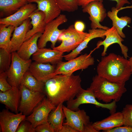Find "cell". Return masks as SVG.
Segmentation results:
<instances>
[{"instance_id": "6da1fadb", "label": "cell", "mask_w": 132, "mask_h": 132, "mask_svg": "<svg viewBox=\"0 0 132 132\" xmlns=\"http://www.w3.org/2000/svg\"><path fill=\"white\" fill-rule=\"evenodd\" d=\"M79 75H56L44 82V92L47 99L55 106L74 99L82 88Z\"/></svg>"}, {"instance_id": "7a4b0ae2", "label": "cell", "mask_w": 132, "mask_h": 132, "mask_svg": "<svg viewBox=\"0 0 132 132\" xmlns=\"http://www.w3.org/2000/svg\"><path fill=\"white\" fill-rule=\"evenodd\" d=\"M97 75L113 82L125 83L131 74L128 60L111 53L102 57L97 66Z\"/></svg>"}, {"instance_id": "3957f363", "label": "cell", "mask_w": 132, "mask_h": 132, "mask_svg": "<svg viewBox=\"0 0 132 132\" xmlns=\"http://www.w3.org/2000/svg\"><path fill=\"white\" fill-rule=\"evenodd\" d=\"M125 85L110 82L97 75L93 77L88 88L92 91L96 99L107 103L112 100L116 102L120 100L127 91Z\"/></svg>"}, {"instance_id": "277c9868", "label": "cell", "mask_w": 132, "mask_h": 132, "mask_svg": "<svg viewBox=\"0 0 132 132\" xmlns=\"http://www.w3.org/2000/svg\"><path fill=\"white\" fill-rule=\"evenodd\" d=\"M76 99L66 102V107L74 111L79 110V107L81 104H91L98 108H101L109 110L111 114L116 112L117 105L115 101L109 103H102L96 99L93 93L88 88L86 90L82 88L77 94Z\"/></svg>"}, {"instance_id": "5b68a950", "label": "cell", "mask_w": 132, "mask_h": 132, "mask_svg": "<svg viewBox=\"0 0 132 132\" xmlns=\"http://www.w3.org/2000/svg\"><path fill=\"white\" fill-rule=\"evenodd\" d=\"M11 53V64L6 72L8 81L12 87L19 88L24 75L29 70L32 61L30 59L25 60L22 59L16 52Z\"/></svg>"}, {"instance_id": "8992f818", "label": "cell", "mask_w": 132, "mask_h": 132, "mask_svg": "<svg viewBox=\"0 0 132 132\" xmlns=\"http://www.w3.org/2000/svg\"><path fill=\"white\" fill-rule=\"evenodd\" d=\"M94 62V58L90 54L85 53L67 62L61 61L59 63L56 65L55 75H70L75 71L86 69L93 65Z\"/></svg>"}, {"instance_id": "52a82bcc", "label": "cell", "mask_w": 132, "mask_h": 132, "mask_svg": "<svg viewBox=\"0 0 132 132\" xmlns=\"http://www.w3.org/2000/svg\"><path fill=\"white\" fill-rule=\"evenodd\" d=\"M67 21V19L66 15L62 14L47 23L44 32L38 41V46L39 48H45L47 43L49 42L51 43V47L52 49L55 47L59 35L64 29H59L58 27Z\"/></svg>"}, {"instance_id": "ba28073f", "label": "cell", "mask_w": 132, "mask_h": 132, "mask_svg": "<svg viewBox=\"0 0 132 132\" xmlns=\"http://www.w3.org/2000/svg\"><path fill=\"white\" fill-rule=\"evenodd\" d=\"M19 88L21 95L18 111L28 116L46 96L44 92L31 90L23 85H21Z\"/></svg>"}, {"instance_id": "9c48e42d", "label": "cell", "mask_w": 132, "mask_h": 132, "mask_svg": "<svg viewBox=\"0 0 132 132\" xmlns=\"http://www.w3.org/2000/svg\"><path fill=\"white\" fill-rule=\"evenodd\" d=\"M103 2V0H95L83 8V12L87 13L89 15V18L91 21V29L98 28L106 30L109 28L100 24V22L103 21L107 15Z\"/></svg>"}, {"instance_id": "30bf717a", "label": "cell", "mask_w": 132, "mask_h": 132, "mask_svg": "<svg viewBox=\"0 0 132 132\" xmlns=\"http://www.w3.org/2000/svg\"><path fill=\"white\" fill-rule=\"evenodd\" d=\"M56 107L45 97L25 119L29 121L35 128L40 125L49 124V115Z\"/></svg>"}, {"instance_id": "8fae6325", "label": "cell", "mask_w": 132, "mask_h": 132, "mask_svg": "<svg viewBox=\"0 0 132 132\" xmlns=\"http://www.w3.org/2000/svg\"><path fill=\"white\" fill-rule=\"evenodd\" d=\"M66 119L65 124L69 125L78 132H84V127L90 122L89 117L83 110L74 111L63 105Z\"/></svg>"}, {"instance_id": "7c38bea8", "label": "cell", "mask_w": 132, "mask_h": 132, "mask_svg": "<svg viewBox=\"0 0 132 132\" xmlns=\"http://www.w3.org/2000/svg\"><path fill=\"white\" fill-rule=\"evenodd\" d=\"M104 35L105 38L103 41H99L97 42L95 49L99 48L101 45H103L104 49L101 55L102 57L104 56L106 54L108 47L113 44L117 43L120 47L121 53L124 57L127 59L128 57V49L127 46L122 43L124 40L119 35L116 28L113 26L111 28H109L106 30Z\"/></svg>"}, {"instance_id": "4fadbf2b", "label": "cell", "mask_w": 132, "mask_h": 132, "mask_svg": "<svg viewBox=\"0 0 132 132\" xmlns=\"http://www.w3.org/2000/svg\"><path fill=\"white\" fill-rule=\"evenodd\" d=\"M26 116L22 113H14L7 109L0 113V125L2 132H16L21 122Z\"/></svg>"}, {"instance_id": "5bb4252c", "label": "cell", "mask_w": 132, "mask_h": 132, "mask_svg": "<svg viewBox=\"0 0 132 132\" xmlns=\"http://www.w3.org/2000/svg\"><path fill=\"white\" fill-rule=\"evenodd\" d=\"M35 4L27 3L21 7L13 14L0 19V24L7 26L12 25L15 27L18 26L25 20L29 18L31 14L36 10Z\"/></svg>"}, {"instance_id": "9a60e30c", "label": "cell", "mask_w": 132, "mask_h": 132, "mask_svg": "<svg viewBox=\"0 0 132 132\" xmlns=\"http://www.w3.org/2000/svg\"><path fill=\"white\" fill-rule=\"evenodd\" d=\"M63 53L53 49L39 48L32 55V60L39 63L56 65L62 61Z\"/></svg>"}, {"instance_id": "2e32d148", "label": "cell", "mask_w": 132, "mask_h": 132, "mask_svg": "<svg viewBox=\"0 0 132 132\" xmlns=\"http://www.w3.org/2000/svg\"><path fill=\"white\" fill-rule=\"evenodd\" d=\"M30 2L36 3V10L44 13L46 23L54 20L61 14L62 11L56 0H33Z\"/></svg>"}, {"instance_id": "e0dca14e", "label": "cell", "mask_w": 132, "mask_h": 132, "mask_svg": "<svg viewBox=\"0 0 132 132\" xmlns=\"http://www.w3.org/2000/svg\"><path fill=\"white\" fill-rule=\"evenodd\" d=\"M55 65L34 61L32 63L29 70L38 80L45 82L55 76Z\"/></svg>"}, {"instance_id": "ac0fdd59", "label": "cell", "mask_w": 132, "mask_h": 132, "mask_svg": "<svg viewBox=\"0 0 132 132\" xmlns=\"http://www.w3.org/2000/svg\"><path fill=\"white\" fill-rule=\"evenodd\" d=\"M21 95L19 88L12 87L4 92L0 91V102L12 112L18 113Z\"/></svg>"}, {"instance_id": "d6986e66", "label": "cell", "mask_w": 132, "mask_h": 132, "mask_svg": "<svg viewBox=\"0 0 132 132\" xmlns=\"http://www.w3.org/2000/svg\"><path fill=\"white\" fill-rule=\"evenodd\" d=\"M92 125L98 132L101 130L106 132L115 128L124 125L123 116L121 112H115L101 121L94 122Z\"/></svg>"}, {"instance_id": "ffe728a7", "label": "cell", "mask_w": 132, "mask_h": 132, "mask_svg": "<svg viewBox=\"0 0 132 132\" xmlns=\"http://www.w3.org/2000/svg\"><path fill=\"white\" fill-rule=\"evenodd\" d=\"M29 19L24 21L19 26L15 27L11 39L10 49L11 53L17 51L24 42L31 25Z\"/></svg>"}, {"instance_id": "44dd1931", "label": "cell", "mask_w": 132, "mask_h": 132, "mask_svg": "<svg viewBox=\"0 0 132 132\" xmlns=\"http://www.w3.org/2000/svg\"><path fill=\"white\" fill-rule=\"evenodd\" d=\"M42 34L41 33H36L22 43L16 52L21 58L24 60H29L38 51L39 49L38 41Z\"/></svg>"}, {"instance_id": "7402d4cb", "label": "cell", "mask_w": 132, "mask_h": 132, "mask_svg": "<svg viewBox=\"0 0 132 132\" xmlns=\"http://www.w3.org/2000/svg\"><path fill=\"white\" fill-rule=\"evenodd\" d=\"M105 31L104 29H99L89 30L88 36L71 52L64 55V58L66 60L68 61L77 57L82 51L87 47V45L91 40L98 37L104 38Z\"/></svg>"}, {"instance_id": "603a6c76", "label": "cell", "mask_w": 132, "mask_h": 132, "mask_svg": "<svg viewBox=\"0 0 132 132\" xmlns=\"http://www.w3.org/2000/svg\"><path fill=\"white\" fill-rule=\"evenodd\" d=\"M29 18L31 20V23L32 28L27 32L25 41L36 33H42L47 24L45 21V15L41 11L36 10L31 14Z\"/></svg>"}, {"instance_id": "cb8c5ba5", "label": "cell", "mask_w": 132, "mask_h": 132, "mask_svg": "<svg viewBox=\"0 0 132 132\" xmlns=\"http://www.w3.org/2000/svg\"><path fill=\"white\" fill-rule=\"evenodd\" d=\"M119 11L116 7H113L111 11L108 12L107 15L112 20V26L116 28L121 37L125 38L126 36L122 31V30L125 27L131 23V19L127 16L119 17L118 16Z\"/></svg>"}, {"instance_id": "d4e9b609", "label": "cell", "mask_w": 132, "mask_h": 132, "mask_svg": "<svg viewBox=\"0 0 132 132\" xmlns=\"http://www.w3.org/2000/svg\"><path fill=\"white\" fill-rule=\"evenodd\" d=\"M63 103L58 104L49 113L48 122L54 132H59L63 125L65 115L63 109Z\"/></svg>"}, {"instance_id": "484cf974", "label": "cell", "mask_w": 132, "mask_h": 132, "mask_svg": "<svg viewBox=\"0 0 132 132\" xmlns=\"http://www.w3.org/2000/svg\"><path fill=\"white\" fill-rule=\"evenodd\" d=\"M89 35V33L84 32L81 34L62 41L60 44L53 49L62 52H69L75 49Z\"/></svg>"}, {"instance_id": "4316f807", "label": "cell", "mask_w": 132, "mask_h": 132, "mask_svg": "<svg viewBox=\"0 0 132 132\" xmlns=\"http://www.w3.org/2000/svg\"><path fill=\"white\" fill-rule=\"evenodd\" d=\"M21 85L32 91L44 92V82L38 80L29 70L24 75Z\"/></svg>"}, {"instance_id": "83f0119b", "label": "cell", "mask_w": 132, "mask_h": 132, "mask_svg": "<svg viewBox=\"0 0 132 132\" xmlns=\"http://www.w3.org/2000/svg\"><path fill=\"white\" fill-rule=\"evenodd\" d=\"M0 24V48L10 52V37L15 27L11 25L7 27L5 25Z\"/></svg>"}, {"instance_id": "f1b7e54d", "label": "cell", "mask_w": 132, "mask_h": 132, "mask_svg": "<svg viewBox=\"0 0 132 132\" xmlns=\"http://www.w3.org/2000/svg\"><path fill=\"white\" fill-rule=\"evenodd\" d=\"M25 0H0V9L7 13L17 11L27 3Z\"/></svg>"}, {"instance_id": "f546056e", "label": "cell", "mask_w": 132, "mask_h": 132, "mask_svg": "<svg viewBox=\"0 0 132 132\" xmlns=\"http://www.w3.org/2000/svg\"><path fill=\"white\" fill-rule=\"evenodd\" d=\"M12 53L7 50L0 48V73L6 72L10 66Z\"/></svg>"}, {"instance_id": "4dcf8cb0", "label": "cell", "mask_w": 132, "mask_h": 132, "mask_svg": "<svg viewBox=\"0 0 132 132\" xmlns=\"http://www.w3.org/2000/svg\"><path fill=\"white\" fill-rule=\"evenodd\" d=\"M62 11L73 12L78 8V0H56Z\"/></svg>"}, {"instance_id": "1f68e13d", "label": "cell", "mask_w": 132, "mask_h": 132, "mask_svg": "<svg viewBox=\"0 0 132 132\" xmlns=\"http://www.w3.org/2000/svg\"><path fill=\"white\" fill-rule=\"evenodd\" d=\"M83 33H80L78 32L75 29L74 25H71L67 29H64L63 31L59 35L58 40L62 41L69 38L79 35Z\"/></svg>"}, {"instance_id": "d6a6232c", "label": "cell", "mask_w": 132, "mask_h": 132, "mask_svg": "<svg viewBox=\"0 0 132 132\" xmlns=\"http://www.w3.org/2000/svg\"><path fill=\"white\" fill-rule=\"evenodd\" d=\"M121 112L123 117L124 125L132 127V104L126 105Z\"/></svg>"}, {"instance_id": "836d02e7", "label": "cell", "mask_w": 132, "mask_h": 132, "mask_svg": "<svg viewBox=\"0 0 132 132\" xmlns=\"http://www.w3.org/2000/svg\"><path fill=\"white\" fill-rule=\"evenodd\" d=\"M16 132H35V128L29 121L25 119L20 123Z\"/></svg>"}, {"instance_id": "e575fe53", "label": "cell", "mask_w": 132, "mask_h": 132, "mask_svg": "<svg viewBox=\"0 0 132 132\" xmlns=\"http://www.w3.org/2000/svg\"><path fill=\"white\" fill-rule=\"evenodd\" d=\"M7 79V76L6 72L0 73V90L2 92L5 91L12 87Z\"/></svg>"}, {"instance_id": "d590c367", "label": "cell", "mask_w": 132, "mask_h": 132, "mask_svg": "<svg viewBox=\"0 0 132 132\" xmlns=\"http://www.w3.org/2000/svg\"><path fill=\"white\" fill-rule=\"evenodd\" d=\"M118 126L109 130L106 132H132V127L124 125Z\"/></svg>"}, {"instance_id": "8d00e7d4", "label": "cell", "mask_w": 132, "mask_h": 132, "mask_svg": "<svg viewBox=\"0 0 132 132\" xmlns=\"http://www.w3.org/2000/svg\"><path fill=\"white\" fill-rule=\"evenodd\" d=\"M35 132H54L49 124H42L37 126L35 128Z\"/></svg>"}, {"instance_id": "74e56055", "label": "cell", "mask_w": 132, "mask_h": 132, "mask_svg": "<svg viewBox=\"0 0 132 132\" xmlns=\"http://www.w3.org/2000/svg\"><path fill=\"white\" fill-rule=\"evenodd\" d=\"M74 27L76 30L80 33H83L85 29V25L84 23L80 21H77L75 23Z\"/></svg>"}, {"instance_id": "f35d334b", "label": "cell", "mask_w": 132, "mask_h": 132, "mask_svg": "<svg viewBox=\"0 0 132 132\" xmlns=\"http://www.w3.org/2000/svg\"><path fill=\"white\" fill-rule=\"evenodd\" d=\"M59 132H78L71 126L63 123L62 127Z\"/></svg>"}, {"instance_id": "ab89813d", "label": "cell", "mask_w": 132, "mask_h": 132, "mask_svg": "<svg viewBox=\"0 0 132 132\" xmlns=\"http://www.w3.org/2000/svg\"><path fill=\"white\" fill-rule=\"evenodd\" d=\"M115 1L117 2L116 8L119 11L121 9L124 5L126 4H129L130 2L128 0H110Z\"/></svg>"}, {"instance_id": "60d3db41", "label": "cell", "mask_w": 132, "mask_h": 132, "mask_svg": "<svg viewBox=\"0 0 132 132\" xmlns=\"http://www.w3.org/2000/svg\"><path fill=\"white\" fill-rule=\"evenodd\" d=\"M92 123L90 122L84 127V132H98L93 127Z\"/></svg>"}, {"instance_id": "b9f144b4", "label": "cell", "mask_w": 132, "mask_h": 132, "mask_svg": "<svg viewBox=\"0 0 132 132\" xmlns=\"http://www.w3.org/2000/svg\"><path fill=\"white\" fill-rule=\"evenodd\" d=\"M96 0H78V6H81L83 8L90 3Z\"/></svg>"}, {"instance_id": "7bdbcfd3", "label": "cell", "mask_w": 132, "mask_h": 132, "mask_svg": "<svg viewBox=\"0 0 132 132\" xmlns=\"http://www.w3.org/2000/svg\"><path fill=\"white\" fill-rule=\"evenodd\" d=\"M128 60L131 68V74L132 75V56L130 57Z\"/></svg>"}, {"instance_id": "ee69618b", "label": "cell", "mask_w": 132, "mask_h": 132, "mask_svg": "<svg viewBox=\"0 0 132 132\" xmlns=\"http://www.w3.org/2000/svg\"><path fill=\"white\" fill-rule=\"evenodd\" d=\"M25 0L27 1H28L29 2H30L31 1L33 0Z\"/></svg>"}]
</instances>
